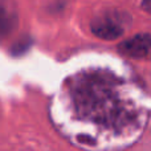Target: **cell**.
I'll list each match as a JSON object with an SVG mask.
<instances>
[{"label": "cell", "mask_w": 151, "mask_h": 151, "mask_svg": "<svg viewBox=\"0 0 151 151\" xmlns=\"http://www.w3.org/2000/svg\"><path fill=\"white\" fill-rule=\"evenodd\" d=\"M121 55L134 60H151V35L139 33L125 40L118 47Z\"/></svg>", "instance_id": "7a4b0ae2"}, {"label": "cell", "mask_w": 151, "mask_h": 151, "mask_svg": "<svg viewBox=\"0 0 151 151\" xmlns=\"http://www.w3.org/2000/svg\"><path fill=\"white\" fill-rule=\"evenodd\" d=\"M142 7L146 12L151 13V0H142Z\"/></svg>", "instance_id": "277c9868"}, {"label": "cell", "mask_w": 151, "mask_h": 151, "mask_svg": "<svg viewBox=\"0 0 151 151\" xmlns=\"http://www.w3.org/2000/svg\"><path fill=\"white\" fill-rule=\"evenodd\" d=\"M127 23V15L121 13L118 11H109L99 15L91 21V32L99 39L114 40L123 35Z\"/></svg>", "instance_id": "6da1fadb"}, {"label": "cell", "mask_w": 151, "mask_h": 151, "mask_svg": "<svg viewBox=\"0 0 151 151\" xmlns=\"http://www.w3.org/2000/svg\"><path fill=\"white\" fill-rule=\"evenodd\" d=\"M16 23V16L5 5H0V37L9 33Z\"/></svg>", "instance_id": "3957f363"}]
</instances>
